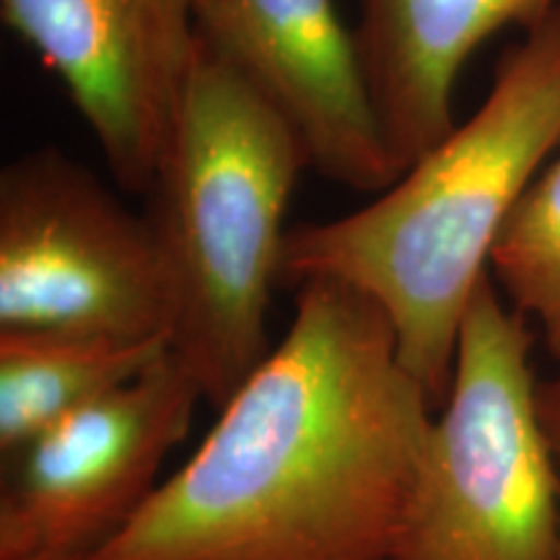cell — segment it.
<instances>
[{"mask_svg":"<svg viewBox=\"0 0 560 560\" xmlns=\"http://www.w3.org/2000/svg\"><path fill=\"white\" fill-rule=\"evenodd\" d=\"M291 327L94 560H387L436 410L376 301L293 291Z\"/></svg>","mask_w":560,"mask_h":560,"instance_id":"cell-1","label":"cell"},{"mask_svg":"<svg viewBox=\"0 0 560 560\" xmlns=\"http://www.w3.org/2000/svg\"><path fill=\"white\" fill-rule=\"evenodd\" d=\"M560 145V3L503 55L467 122L389 190L335 221L289 226L280 289L335 280L382 306L433 410L450 395L459 327L511 210Z\"/></svg>","mask_w":560,"mask_h":560,"instance_id":"cell-2","label":"cell"},{"mask_svg":"<svg viewBox=\"0 0 560 560\" xmlns=\"http://www.w3.org/2000/svg\"><path fill=\"white\" fill-rule=\"evenodd\" d=\"M306 166L291 125L195 39L143 213L172 289L170 350L215 410L272 350L285 210Z\"/></svg>","mask_w":560,"mask_h":560,"instance_id":"cell-3","label":"cell"},{"mask_svg":"<svg viewBox=\"0 0 560 560\" xmlns=\"http://www.w3.org/2000/svg\"><path fill=\"white\" fill-rule=\"evenodd\" d=\"M532 346L527 317L503 304L488 272L387 560H558V475Z\"/></svg>","mask_w":560,"mask_h":560,"instance_id":"cell-4","label":"cell"},{"mask_svg":"<svg viewBox=\"0 0 560 560\" xmlns=\"http://www.w3.org/2000/svg\"><path fill=\"white\" fill-rule=\"evenodd\" d=\"M172 289L145 213L58 145L0 172V330L170 342Z\"/></svg>","mask_w":560,"mask_h":560,"instance_id":"cell-5","label":"cell"},{"mask_svg":"<svg viewBox=\"0 0 560 560\" xmlns=\"http://www.w3.org/2000/svg\"><path fill=\"white\" fill-rule=\"evenodd\" d=\"M200 402L166 348L138 380L5 457L0 560H94L156 493Z\"/></svg>","mask_w":560,"mask_h":560,"instance_id":"cell-6","label":"cell"},{"mask_svg":"<svg viewBox=\"0 0 560 560\" xmlns=\"http://www.w3.org/2000/svg\"><path fill=\"white\" fill-rule=\"evenodd\" d=\"M66 86L115 185L145 195L195 52V0H0Z\"/></svg>","mask_w":560,"mask_h":560,"instance_id":"cell-7","label":"cell"},{"mask_svg":"<svg viewBox=\"0 0 560 560\" xmlns=\"http://www.w3.org/2000/svg\"><path fill=\"white\" fill-rule=\"evenodd\" d=\"M195 39L291 125L325 179L384 192L402 177L335 0H195Z\"/></svg>","mask_w":560,"mask_h":560,"instance_id":"cell-8","label":"cell"},{"mask_svg":"<svg viewBox=\"0 0 560 560\" xmlns=\"http://www.w3.org/2000/svg\"><path fill=\"white\" fill-rule=\"evenodd\" d=\"M558 0H361L355 26L371 96L402 166L454 125V89L482 42L503 26L537 30Z\"/></svg>","mask_w":560,"mask_h":560,"instance_id":"cell-9","label":"cell"},{"mask_svg":"<svg viewBox=\"0 0 560 560\" xmlns=\"http://www.w3.org/2000/svg\"><path fill=\"white\" fill-rule=\"evenodd\" d=\"M170 342L52 330H0V457L138 380Z\"/></svg>","mask_w":560,"mask_h":560,"instance_id":"cell-10","label":"cell"},{"mask_svg":"<svg viewBox=\"0 0 560 560\" xmlns=\"http://www.w3.org/2000/svg\"><path fill=\"white\" fill-rule=\"evenodd\" d=\"M490 272L511 306L540 325L560 363V159L529 185L490 252Z\"/></svg>","mask_w":560,"mask_h":560,"instance_id":"cell-11","label":"cell"},{"mask_svg":"<svg viewBox=\"0 0 560 560\" xmlns=\"http://www.w3.org/2000/svg\"><path fill=\"white\" fill-rule=\"evenodd\" d=\"M537 402H540V420L545 429V439H548L552 465H556L558 475V493H560V374L552 376L548 382H540L537 387ZM560 560V548H558Z\"/></svg>","mask_w":560,"mask_h":560,"instance_id":"cell-12","label":"cell"}]
</instances>
